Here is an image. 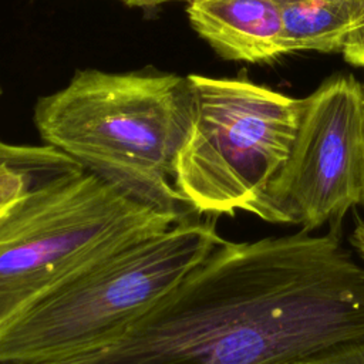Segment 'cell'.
<instances>
[{
	"instance_id": "6da1fadb",
	"label": "cell",
	"mask_w": 364,
	"mask_h": 364,
	"mask_svg": "<svg viewBox=\"0 0 364 364\" xmlns=\"http://www.w3.org/2000/svg\"><path fill=\"white\" fill-rule=\"evenodd\" d=\"M33 119L46 145L129 199L181 218L196 213L173 185L195 119L189 75L77 70L65 87L37 100Z\"/></svg>"
},
{
	"instance_id": "7a4b0ae2",
	"label": "cell",
	"mask_w": 364,
	"mask_h": 364,
	"mask_svg": "<svg viewBox=\"0 0 364 364\" xmlns=\"http://www.w3.org/2000/svg\"><path fill=\"white\" fill-rule=\"evenodd\" d=\"M191 213L63 280L0 330V364L61 361L119 337L225 239Z\"/></svg>"
},
{
	"instance_id": "3957f363",
	"label": "cell",
	"mask_w": 364,
	"mask_h": 364,
	"mask_svg": "<svg viewBox=\"0 0 364 364\" xmlns=\"http://www.w3.org/2000/svg\"><path fill=\"white\" fill-rule=\"evenodd\" d=\"M178 219L85 169L37 183L0 219V330L78 270Z\"/></svg>"
},
{
	"instance_id": "277c9868",
	"label": "cell",
	"mask_w": 364,
	"mask_h": 364,
	"mask_svg": "<svg viewBox=\"0 0 364 364\" xmlns=\"http://www.w3.org/2000/svg\"><path fill=\"white\" fill-rule=\"evenodd\" d=\"M189 78L195 119L176 158L173 185L199 215L249 213L289 158L304 98L243 77Z\"/></svg>"
},
{
	"instance_id": "5b68a950",
	"label": "cell",
	"mask_w": 364,
	"mask_h": 364,
	"mask_svg": "<svg viewBox=\"0 0 364 364\" xmlns=\"http://www.w3.org/2000/svg\"><path fill=\"white\" fill-rule=\"evenodd\" d=\"M363 191L364 90L340 74L304 98L289 158L249 213L306 232L338 228Z\"/></svg>"
},
{
	"instance_id": "8992f818",
	"label": "cell",
	"mask_w": 364,
	"mask_h": 364,
	"mask_svg": "<svg viewBox=\"0 0 364 364\" xmlns=\"http://www.w3.org/2000/svg\"><path fill=\"white\" fill-rule=\"evenodd\" d=\"M191 27L222 58L264 63L284 54L277 0H192Z\"/></svg>"
},
{
	"instance_id": "52a82bcc",
	"label": "cell",
	"mask_w": 364,
	"mask_h": 364,
	"mask_svg": "<svg viewBox=\"0 0 364 364\" xmlns=\"http://www.w3.org/2000/svg\"><path fill=\"white\" fill-rule=\"evenodd\" d=\"M284 54L343 51L364 0H277Z\"/></svg>"
},
{
	"instance_id": "ba28073f",
	"label": "cell",
	"mask_w": 364,
	"mask_h": 364,
	"mask_svg": "<svg viewBox=\"0 0 364 364\" xmlns=\"http://www.w3.org/2000/svg\"><path fill=\"white\" fill-rule=\"evenodd\" d=\"M82 169L50 145H14L0 141V205L14 202L33 186Z\"/></svg>"
},
{
	"instance_id": "9c48e42d",
	"label": "cell",
	"mask_w": 364,
	"mask_h": 364,
	"mask_svg": "<svg viewBox=\"0 0 364 364\" xmlns=\"http://www.w3.org/2000/svg\"><path fill=\"white\" fill-rule=\"evenodd\" d=\"M299 364H364V338L338 346Z\"/></svg>"
},
{
	"instance_id": "30bf717a",
	"label": "cell",
	"mask_w": 364,
	"mask_h": 364,
	"mask_svg": "<svg viewBox=\"0 0 364 364\" xmlns=\"http://www.w3.org/2000/svg\"><path fill=\"white\" fill-rule=\"evenodd\" d=\"M341 53L347 63L364 67V9L355 20Z\"/></svg>"
},
{
	"instance_id": "8fae6325",
	"label": "cell",
	"mask_w": 364,
	"mask_h": 364,
	"mask_svg": "<svg viewBox=\"0 0 364 364\" xmlns=\"http://www.w3.org/2000/svg\"><path fill=\"white\" fill-rule=\"evenodd\" d=\"M348 245L364 263V220L360 216L355 218L354 229L348 236Z\"/></svg>"
},
{
	"instance_id": "7c38bea8",
	"label": "cell",
	"mask_w": 364,
	"mask_h": 364,
	"mask_svg": "<svg viewBox=\"0 0 364 364\" xmlns=\"http://www.w3.org/2000/svg\"><path fill=\"white\" fill-rule=\"evenodd\" d=\"M128 7H139V9H151V7H158L162 4L168 3H175V1H186L191 3L192 0H118Z\"/></svg>"
},
{
	"instance_id": "4fadbf2b",
	"label": "cell",
	"mask_w": 364,
	"mask_h": 364,
	"mask_svg": "<svg viewBox=\"0 0 364 364\" xmlns=\"http://www.w3.org/2000/svg\"><path fill=\"white\" fill-rule=\"evenodd\" d=\"M18 200V199H17ZM17 200H14V202H9V203H3V205H0V219L11 209V206L17 202Z\"/></svg>"
},
{
	"instance_id": "5bb4252c",
	"label": "cell",
	"mask_w": 364,
	"mask_h": 364,
	"mask_svg": "<svg viewBox=\"0 0 364 364\" xmlns=\"http://www.w3.org/2000/svg\"><path fill=\"white\" fill-rule=\"evenodd\" d=\"M361 203L364 205V191H363V200H361Z\"/></svg>"
},
{
	"instance_id": "9a60e30c",
	"label": "cell",
	"mask_w": 364,
	"mask_h": 364,
	"mask_svg": "<svg viewBox=\"0 0 364 364\" xmlns=\"http://www.w3.org/2000/svg\"><path fill=\"white\" fill-rule=\"evenodd\" d=\"M3 94V90H1V85H0V95Z\"/></svg>"
}]
</instances>
